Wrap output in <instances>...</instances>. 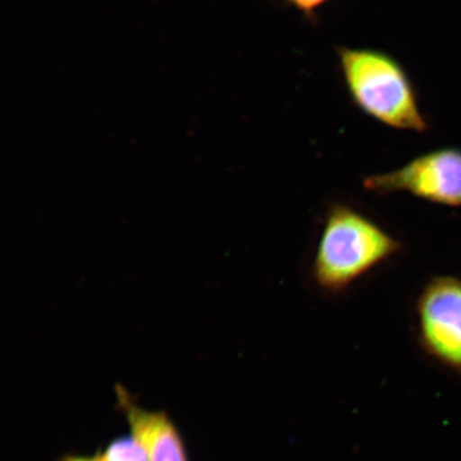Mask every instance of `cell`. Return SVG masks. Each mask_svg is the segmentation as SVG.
<instances>
[{"label": "cell", "instance_id": "277c9868", "mask_svg": "<svg viewBox=\"0 0 461 461\" xmlns=\"http://www.w3.org/2000/svg\"><path fill=\"white\" fill-rule=\"evenodd\" d=\"M416 319L420 348L461 376V279L432 276L419 294Z\"/></svg>", "mask_w": 461, "mask_h": 461}, {"label": "cell", "instance_id": "5b68a950", "mask_svg": "<svg viewBox=\"0 0 461 461\" xmlns=\"http://www.w3.org/2000/svg\"><path fill=\"white\" fill-rule=\"evenodd\" d=\"M114 393L117 408L149 461H192L185 438L168 412L142 407L123 384H115Z\"/></svg>", "mask_w": 461, "mask_h": 461}, {"label": "cell", "instance_id": "6da1fadb", "mask_svg": "<svg viewBox=\"0 0 461 461\" xmlns=\"http://www.w3.org/2000/svg\"><path fill=\"white\" fill-rule=\"evenodd\" d=\"M402 250V241L356 207L333 203L326 212L311 276L321 291L337 295Z\"/></svg>", "mask_w": 461, "mask_h": 461}, {"label": "cell", "instance_id": "8992f818", "mask_svg": "<svg viewBox=\"0 0 461 461\" xmlns=\"http://www.w3.org/2000/svg\"><path fill=\"white\" fill-rule=\"evenodd\" d=\"M95 453L101 461H149L141 443L131 432L113 438Z\"/></svg>", "mask_w": 461, "mask_h": 461}, {"label": "cell", "instance_id": "3957f363", "mask_svg": "<svg viewBox=\"0 0 461 461\" xmlns=\"http://www.w3.org/2000/svg\"><path fill=\"white\" fill-rule=\"evenodd\" d=\"M367 193H405L430 203L461 206V149L443 148L420 155L390 172L365 177Z\"/></svg>", "mask_w": 461, "mask_h": 461}, {"label": "cell", "instance_id": "ba28073f", "mask_svg": "<svg viewBox=\"0 0 461 461\" xmlns=\"http://www.w3.org/2000/svg\"><path fill=\"white\" fill-rule=\"evenodd\" d=\"M55 461H101L97 454L85 455L77 453H65L60 455Z\"/></svg>", "mask_w": 461, "mask_h": 461}, {"label": "cell", "instance_id": "7a4b0ae2", "mask_svg": "<svg viewBox=\"0 0 461 461\" xmlns=\"http://www.w3.org/2000/svg\"><path fill=\"white\" fill-rule=\"evenodd\" d=\"M339 68L351 102L388 128L423 132L429 124L406 68L387 51L339 48Z\"/></svg>", "mask_w": 461, "mask_h": 461}, {"label": "cell", "instance_id": "52a82bcc", "mask_svg": "<svg viewBox=\"0 0 461 461\" xmlns=\"http://www.w3.org/2000/svg\"><path fill=\"white\" fill-rule=\"evenodd\" d=\"M285 2L290 4L293 8L298 10L299 13H302L304 16L312 19L317 11L326 3L330 2V0H285Z\"/></svg>", "mask_w": 461, "mask_h": 461}]
</instances>
